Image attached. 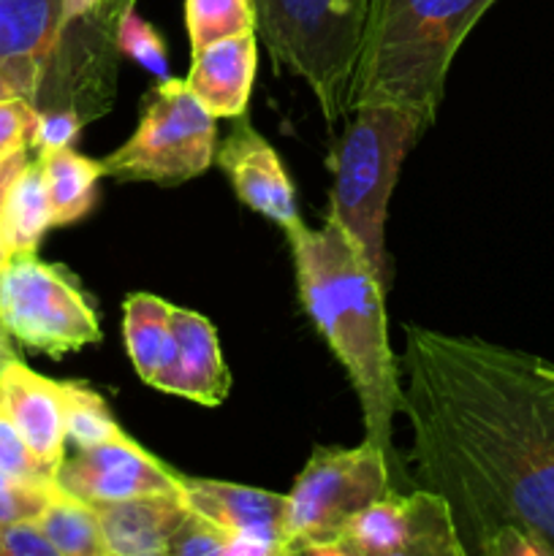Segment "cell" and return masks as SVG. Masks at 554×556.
I'll use <instances>...</instances> for the list:
<instances>
[{"label": "cell", "instance_id": "15", "mask_svg": "<svg viewBox=\"0 0 554 556\" xmlns=\"http://www.w3.org/2000/svg\"><path fill=\"white\" fill-rule=\"evenodd\" d=\"M0 413L20 432L27 448L58 470L65 459V413L58 380H49L20 358L0 369Z\"/></svg>", "mask_w": 554, "mask_h": 556}, {"label": "cell", "instance_id": "31", "mask_svg": "<svg viewBox=\"0 0 554 556\" xmlns=\"http://www.w3.org/2000/svg\"><path fill=\"white\" fill-rule=\"evenodd\" d=\"M27 163V147H22V150L11 152L9 157H3L0 161V271H3V266L11 261V253L9 248H5V233H3V212H5V195H9V188L11 182H14V177L20 174V168Z\"/></svg>", "mask_w": 554, "mask_h": 556}, {"label": "cell", "instance_id": "17", "mask_svg": "<svg viewBox=\"0 0 554 556\" xmlns=\"http://www.w3.org/2000/svg\"><path fill=\"white\" fill-rule=\"evenodd\" d=\"M90 505L109 556H166L174 532L190 514L182 494H144Z\"/></svg>", "mask_w": 554, "mask_h": 556}, {"label": "cell", "instance_id": "2", "mask_svg": "<svg viewBox=\"0 0 554 556\" xmlns=\"http://www.w3.org/2000/svg\"><path fill=\"white\" fill-rule=\"evenodd\" d=\"M304 313L348 372L364 418V440L380 445L389 459L394 416L402 407L400 358L391 351L386 293L351 233L331 215L320 228L288 233Z\"/></svg>", "mask_w": 554, "mask_h": 556}, {"label": "cell", "instance_id": "23", "mask_svg": "<svg viewBox=\"0 0 554 556\" xmlns=\"http://www.w3.org/2000/svg\"><path fill=\"white\" fill-rule=\"evenodd\" d=\"M190 54L226 38L255 33L253 0H185Z\"/></svg>", "mask_w": 554, "mask_h": 556}, {"label": "cell", "instance_id": "24", "mask_svg": "<svg viewBox=\"0 0 554 556\" xmlns=\"http://www.w3.org/2000/svg\"><path fill=\"white\" fill-rule=\"evenodd\" d=\"M117 47H119V52L128 54L134 63H139L147 74L155 76L158 81L172 76L166 47H163V41H161V36H158L155 27L136 14L134 0L125 5L123 14H119V20H117Z\"/></svg>", "mask_w": 554, "mask_h": 556}, {"label": "cell", "instance_id": "19", "mask_svg": "<svg viewBox=\"0 0 554 556\" xmlns=\"http://www.w3.org/2000/svg\"><path fill=\"white\" fill-rule=\"evenodd\" d=\"M47 179L52 226H71L81 220L96 204V185L103 177L101 161L79 155L71 147L38 152Z\"/></svg>", "mask_w": 554, "mask_h": 556}, {"label": "cell", "instance_id": "10", "mask_svg": "<svg viewBox=\"0 0 554 556\" xmlns=\"http://www.w3.org/2000/svg\"><path fill=\"white\" fill-rule=\"evenodd\" d=\"M179 494L193 514L204 516L234 538L231 556L286 554V494L212 478H190L182 472Z\"/></svg>", "mask_w": 554, "mask_h": 556}, {"label": "cell", "instance_id": "12", "mask_svg": "<svg viewBox=\"0 0 554 556\" xmlns=\"http://www.w3.org/2000/svg\"><path fill=\"white\" fill-rule=\"evenodd\" d=\"M215 161L231 179L234 193L244 206L277 223L286 233L302 226L291 177L282 168L280 155L244 114L234 119V130L215 152Z\"/></svg>", "mask_w": 554, "mask_h": 556}, {"label": "cell", "instance_id": "25", "mask_svg": "<svg viewBox=\"0 0 554 556\" xmlns=\"http://www.w3.org/2000/svg\"><path fill=\"white\" fill-rule=\"evenodd\" d=\"M0 472L30 486H54V470H49L20 438L9 418L0 413Z\"/></svg>", "mask_w": 554, "mask_h": 556}, {"label": "cell", "instance_id": "5", "mask_svg": "<svg viewBox=\"0 0 554 556\" xmlns=\"http://www.w3.org/2000/svg\"><path fill=\"white\" fill-rule=\"evenodd\" d=\"M369 0H253L255 33L275 63L307 81L326 123L348 117Z\"/></svg>", "mask_w": 554, "mask_h": 556}, {"label": "cell", "instance_id": "26", "mask_svg": "<svg viewBox=\"0 0 554 556\" xmlns=\"http://www.w3.org/2000/svg\"><path fill=\"white\" fill-rule=\"evenodd\" d=\"M234 538L190 510L168 543L166 556H231Z\"/></svg>", "mask_w": 554, "mask_h": 556}, {"label": "cell", "instance_id": "4", "mask_svg": "<svg viewBox=\"0 0 554 556\" xmlns=\"http://www.w3.org/2000/svg\"><path fill=\"white\" fill-rule=\"evenodd\" d=\"M345 134L331 155L329 215L351 233L383 286H391L386 255L389 201L402 161L429 123L416 112L391 103H364L351 109Z\"/></svg>", "mask_w": 554, "mask_h": 556}, {"label": "cell", "instance_id": "27", "mask_svg": "<svg viewBox=\"0 0 554 556\" xmlns=\"http://www.w3.org/2000/svg\"><path fill=\"white\" fill-rule=\"evenodd\" d=\"M52 489L54 486H30L0 472V525L38 519Z\"/></svg>", "mask_w": 554, "mask_h": 556}, {"label": "cell", "instance_id": "21", "mask_svg": "<svg viewBox=\"0 0 554 556\" xmlns=\"http://www.w3.org/2000/svg\"><path fill=\"white\" fill-rule=\"evenodd\" d=\"M36 521L58 556H109L96 508L85 500L71 497L63 489H52Z\"/></svg>", "mask_w": 554, "mask_h": 556}, {"label": "cell", "instance_id": "8", "mask_svg": "<svg viewBox=\"0 0 554 556\" xmlns=\"http://www.w3.org/2000/svg\"><path fill=\"white\" fill-rule=\"evenodd\" d=\"M0 320L11 340L47 356H65L101 340L98 315L65 266L14 255L0 271Z\"/></svg>", "mask_w": 554, "mask_h": 556}, {"label": "cell", "instance_id": "20", "mask_svg": "<svg viewBox=\"0 0 554 556\" xmlns=\"http://www.w3.org/2000/svg\"><path fill=\"white\" fill-rule=\"evenodd\" d=\"M49 228H52V206H49L41 161H27L11 182L9 195H5L3 233L11 258L36 253Z\"/></svg>", "mask_w": 554, "mask_h": 556}, {"label": "cell", "instance_id": "32", "mask_svg": "<svg viewBox=\"0 0 554 556\" xmlns=\"http://www.w3.org/2000/svg\"><path fill=\"white\" fill-rule=\"evenodd\" d=\"M103 0H63V25H74L76 20H85L87 14H92V11L101 5Z\"/></svg>", "mask_w": 554, "mask_h": 556}, {"label": "cell", "instance_id": "34", "mask_svg": "<svg viewBox=\"0 0 554 556\" xmlns=\"http://www.w3.org/2000/svg\"><path fill=\"white\" fill-rule=\"evenodd\" d=\"M14 96H16L14 85H11V81L0 74V101H5V98H14Z\"/></svg>", "mask_w": 554, "mask_h": 556}, {"label": "cell", "instance_id": "16", "mask_svg": "<svg viewBox=\"0 0 554 556\" xmlns=\"http://www.w3.org/2000/svg\"><path fill=\"white\" fill-rule=\"evenodd\" d=\"M259 71V33L226 38L193 52L185 85L215 119H237L248 112Z\"/></svg>", "mask_w": 554, "mask_h": 556}, {"label": "cell", "instance_id": "35", "mask_svg": "<svg viewBox=\"0 0 554 556\" xmlns=\"http://www.w3.org/2000/svg\"><path fill=\"white\" fill-rule=\"evenodd\" d=\"M538 367H541L543 372H546L549 378L554 380V364H552V362H546V358H538Z\"/></svg>", "mask_w": 554, "mask_h": 556}, {"label": "cell", "instance_id": "9", "mask_svg": "<svg viewBox=\"0 0 554 556\" xmlns=\"http://www.w3.org/2000/svg\"><path fill=\"white\" fill-rule=\"evenodd\" d=\"M326 556H465V548L438 492L389 489L348 521Z\"/></svg>", "mask_w": 554, "mask_h": 556}, {"label": "cell", "instance_id": "33", "mask_svg": "<svg viewBox=\"0 0 554 556\" xmlns=\"http://www.w3.org/2000/svg\"><path fill=\"white\" fill-rule=\"evenodd\" d=\"M16 353H14V345H11V334L5 331L3 320H0V369L5 367L9 362H14Z\"/></svg>", "mask_w": 554, "mask_h": 556}, {"label": "cell", "instance_id": "11", "mask_svg": "<svg viewBox=\"0 0 554 556\" xmlns=\"http://www.w3.org/2000/svg\"><path fill=\"white\" fill-rule=\"evenodd\" d=\"M54 486L85 503H112L144 494H179V472L128 438L79 448L60 462Z\"/></svg>", "mask_w": 554, "mask_h": 556}, {"label": "cell", "instance_id": "30", "mask_svg": "<svg viewBox=\"0 0 554 556\" xmlns=\"http://www.w3.org/2000/svg\"><path fill=\"white\" fill-rule=\"evenodd\" d=\"M0 556H58L41 525L30 521H11L0 525Z\"/></svg>", "mask_w": 554, "mask_h": 556}, {"label": "cell", "instance_id": "14", "mask_svg": "<svg viewBox=\"0 0 554 556\" xmlns=\"http://www.w3.org/2000/svg\"><path fill=\"white\" fill-rule=\"evenodd\" d=\"M63 33V0H0V74L16 96L36 101Z\"/></svg>", "mask_w": 554, "mask_h": 556}, {"label": "cell", "instance_id": "22", "mask_svg": "<svg viewBox=\"0 0 554 556\" xmlns=\"http://www.w3.org/2000/svg\"><path fill=\"white\" fill-rule=\"evenodd\" d=\"M60 394H63L65 438L76 448H90V445L123 443V440H128L125 429L119 427L117 418L112 416L109 405L103 402V396H98L96 391L81 383L63 380L60 383Z\"/></svg>", "mask_w": 554, "mask_h": 556}, {"label": "cell", "instance_id": "3", "mask_svg": "<svg viewBox=\"0 0 554 556\" xmlns=\"http://www.w3.org/2000/svg\"><path fill=\"white\" fill-rule=\"evenodd\" d=\"M494 0H369L348 114L364 103L438 117L456 49Z\"/></svg>", "mask_w": 554, "mask_h": 556}, {"label": "cell", "instance_id": "7", "mask_svg": "<svg viewBox=\"0 0 554 556\" xmlns=\"http://www.w3.org/2000/svg\"><path fill=\"white\" fill-rule=\"evenodd\" d=\"M391 489V459L364 440L356 448H315L293 481L286 554L326 556L348 521Z\"/></svg>", "mask_w": 554, "mask_h": 556}, {"label": "cell", "instance_id": "29", "mask_svg": "<svg viewBox=\"0 0 554 556\" xmlns=\"http://www.w3.org/2000/svg\"><path fill=\"white\" fill-rule=\"evenodd\" d=\"M81 117L71 109H54V112H38L36 128H33L30 147L38 152L71 147L81 130Z\"/></svg>", "mask_w": 554, "mask_h": 556}, {"label": "cell", "instance_id": "6", "mask_svg": "<svg viewBox=\"0 0 554 556\" xmlns=\"http://www.w3.org/2000/svg\"><path fill=\"white\" fill-rule=\"evenodd\" d=\"M217 123L185 79H161L141 103L139 125L101 161L103 177L174 188L199 177L215 157Z\"/></svg>", "mask_w": 554, "mask_h": 556}, {"label": "cell", "instance_id": "18", "mask_svg": "<svg viewBox=\"0 0 554 556\" xmlns=\"http://www.w3.org/2000/svg\"><path fill=\"white\" fill-rule=\"evenodd\" d=\"M172 309L166 299L155 293H130L123 302V337L136 375L152 383L161 367L174 353Z\"/></svg>", "mask_w": 554, "mask_h": 556}, {"label": "cell", "instance_id": "13", "mask_svg": "<svg viewBox=\"0 0 554 556\" xmlns=\"http://www.w3.org/2000/svg\"><path fill=\"white\" fill-rule=\"evenodd\" d=\"M174 353L152 378V389L182 396L201 407H217L231 389V372L223 362L217 329L196 309H172Z\"/></svg>", "mask_w": 554, "mask_h": 556}, {"label": "cell", "instance_id": "28", "mask_svg": "<svg viewBox=\"0 0 554 556\" xmlns=\"http://www.w3.org/2000/svg\"><path fill=\"white\" fill-rule=\"evenodd\" d=\"M38 109L27 98L14 96L0 101V161L11 152L30 147L33 128H36Z\"/></svg>", "mask_w": 554, "mask_h": 556}, {"label": "cell", "instance_id": "1", "mask_svg": "<svg viewBox=\"0 0 554 556\" xmlns=\"http://www.w3.org/2000/svg\"><path fill=\"white\" fill-rule=\"evenodd\" d=\"M411 462L449 503L465 556H554V380L536 356L407 326Z\"/></svg>", "mask_w": 554, "mask_h": 556}]
</instances>
